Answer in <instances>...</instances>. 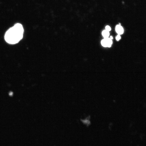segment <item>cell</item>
<instances>
[{"label": "cell", "instance_id": "3", "mask_svg": "<svg viewBox=\"0 0 146 146\" xmlns=\"http://www.w3.org/2000/svg\"><path fill=\"white\" fill-rule=\"evenodd\" d=\"M116 31L117 33L119 35L123 34L124 32L123 27L120 25H117L116 27Z\"/></svg>", "mask_w": 146, "mask_h": 146}, {"label": "cell", "instance_id": "1", "mask_svg": "<svg viewBox=\"0 0 146 146\" xmlns=\"http://www.w3.org/2000/svg\"><path fill=\"white\" fill-rule=\"evenodd\" d=\"M24 29L21 24L17 23L7 31L5 34V40L10 44L19 42L23 36Z\"/></svg>", "mask_w": 146, "mask_h": 146}, {"label": "cell", "instance_id": "5", "mask_svg": "<svg viewBox=\"0 0 146 146\" xmlns=\"http://www.w3.org/2000/svg\"><path fill=\"white\" fill-rule=\"evenodd\" d=\"M105 28L106 30L108 31L109 32L111 30V27L108 26V25H107V26H106Z\"/></svg>", "mask_w": 146, "mask_h": 146}, {"label": "cell", "instance_id": "6", "mask_svg": "<svg viewBox=\"0 0 146 146\" xmlns=\"http://www.w3.org/2000/svg\"><path fill=\"white\" fill-rule=\"evenodd\" d=\"M116 39L117 41L119 40L120 39H121V36H120L119 35H118L117 36Z\"/></svg>", "mask_w": 146, "mask_h": 146}, {"label": "cell", "instance_id": "2", "mask_svg": "<svg viewBox=\"0 0 146 146\" xmlns=\"http://www.w3.org/2000/svg\"><path fill=\"white\" fill-rule=\"evenodd\" d=\"M101 44L104 47H110L112 44V40L109 38H104L102 40Z\"/></svg>", "mask_w": 146, "mask_h": 146}, {"label": "cell", "instance_id": "4", "mask_svg": "<svg viewBox=\"0 0 146 146\" xmlns=\"http://www.w3.org/2000/svg\"><path fill=\"white\" fill-rule=\"evenodd\" d=\"M102 35L104 36V37L105 38H109V36L110 35V33L107 30H104L103 32H102Z\"/></svg>", "mask_w": 146, "mask_h": 146}, {"label": "cell", "instance_id": "7", "mask_svg": "<svg viewBox=\"0 0 146 146\" xmlns=\"http://www.w3.org/2000/svg\"><path fill=\"white\" fill-rule=\"evenodd\" d=\"M110 38L111 40H112L113 39L112 36H110Z\"/></svg>", "mask_w": 146, "mask_h": 146}]
</instances>
